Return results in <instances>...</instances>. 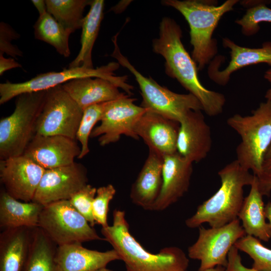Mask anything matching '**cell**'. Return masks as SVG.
Here are the masks:
<instances>
[{"label":"cell","instance_id":"obj_1","mask_svg":"<svg viewBox=\"0 0 271 271\" xmlns=\"http://www.w3.org/2000/svg\"><path fill=\"white\" fill-rule=\"evenodd\" d=\"M180 26L172 18H163L159 37L153 40V51L165 60L166 74L176 79L200 102L203 111L210 116L221 114L226 102L224 94L207 89L198 76L196 63L184 46Z\"/></svg>","mask_w":271,"mask_h":271},{"label":"cell","instance_id":"obj_2","mask_svg":"<svg viewBox=\"0 0 271 271\" xmlns=\"http://www.w3.org/2000/svg\"><path fill=\"white\" fill-rule=\"evenodd\" d=\"M101 233L124 261L127 271L187 270L189 259L179 247H165L157 253L146 250L130 233L123 210L113 211L112 224L102 227Z\"/></svg>","mask_w":271,"mask_h":271},{"label":"cell","instance_id":"obj_3","mask_svg":"<svg viewBox=\"0 0 271 271\" xmlns=\"http://www.w3.org/2000/svg\"><path fill=\"white\" fill-rule=\"evenodd\" d=\"M221 185L210 198L198 206L191 217L185 221L190 228L207 223L211 227L226 225L238 218L244 200L243 187L251 185L255 175L234 161L218 173Z\"/></svg>","mask_w":271,"mask_h":271},{"label":"cell","instance_id":"obj_4","mask_svg":"<svg viewBox=\"0 0 271 271\" xmlns=\"http://www.w3.org/2000/svg\"><path fill=\"white\" fill-rule=\"evenodd\" d=\"M237 0H227L218 6L213 0H164L162 3L179 11L190 28L192 58L198 70L210 63L217 52L213 32L222 17L233 10Z\"/></svg>","mask_w":271,"mask_h":271},{"label":"cell","instance_id":"obj_5","mask_svg":"<svg viewBox=\"0 0 271 271\" xmlns=\"http://www.w3.org/2000/svg\"><path fill=\"white\" fill-rule=\"evenodd\" d=\"M227 124L241 138L236 149V160L260 177L265 154L271 146V100L261 102L250 115H232Z\"/></svg>","mask_w":271,"mask_h":271},{"label":"cell","instance_id":"obj_6","mask_svg":"<svg viewBox=\"0 0 271 271\" xmlns=\"http://www.w3.org/2000/svg\"><path fill=\"white\" fill-rule=\"evenodd\" d=\"M118 35L112 38L114 50L111 56L134 76L142 96L141 106L179 123L191 111H203L200 102L193 94L174 92L159 84L152 77H146L139 72L121 54L117 43Z\"/></svg>","mask_w":271,"mask_h":271},{"label":"cell","instance_id":"obj_7","mask_svg":"<svg viewBox=\"0 0 271 271\" xmlns=\"http://www.w3.org/2000/svg\"><path fill=\"white\" fill-rule=\"evenodd\" d=\"M46 91L18 95L13 112L1 119L0 160L23 155L36 134L37 121Z\"/></svg>","mask_w":271,"mask_h":271},{"label":"cell","instance_id":"obj_8","mask_svg":"<svg viewBox=\"0 0 271 271\" xmlns=\"http://www.w3.org/2000/svg\"><path fill=\"white\" fill-rule=\"evenodd\" d=\"M118 62H111L96 68L82 67L69 68L59 72H49L37 75L29 80L20 83L7 81L0 84V104L26 93L47 90L73 79L84 77H99L110 81L123 89L128 95L132 94L133 86L127 82V76H117L114 71L119 67Z\"/></svg>","mask_w":271,"mask_h":271},{"label":"cell","instance_id":"obj_9","mask_svg":"<svg viewBox=\"0 0 271 271\" xmlns=\"http://www.w3.org/2000/svg\"><path fill=\"white\" fill-rule=\"evenodd\" d=\"M38 227L58 246L93 240H105L98 235L68 200L44 206L40 214Z\"/></svg>","mask_w":271,"mask_h":271},{"label":"cell","instance_id":"obj_10","mask_svg":"<svg viewBox=\"0 0 271 271\" xmlns=\"http://www.w3.org/2000/svg\"><path fill=\"white\" fill-rule=\"evenodd\" d=\"M83 113L61 85L49 89L37 119L36 134L60 135L76 140Z\"/></svg>","mask_w":271,"mask_h":271},{"label":"cell","instance_id":"obj_11","mask_svg":"<svg viewBox=\"0 0 271 271\" xmlns=\"http://www.w3.org/2000/svg\"><path fill=\"white\" fill-rule=\"evenodd\" d=\"M246 235L238 218L218 227L205 228L200 226L196 241L188 248V256L200 261L198 271L217 265L226 267L229 251Z\"/></svg>","mask_w":271,"mask_h":271},{"label":"cell","instance_id":"obj_12","mask_svg":"<svg viewBox=\"0 0 271 271\" xmlns=\"http://www.w3.org/2000/svg\"><path fill=\"white\" fill-rule=\"evenodd\" d=\"M128 95L106 102L100 123L92 130L90 138L98 137L101 146L118 142L122 135L138 140L134 130L136 123L147 109L133 102Z\"/></svg>","mask_w":271,"mask_h":271},{"label":"cell","instance_id":"obj_13","mask_svg":"<svg viewBox=\"0 0 271 271\" xmlns=\"http://www.w3.org/2000/svg\"><path fill=\"white\" fill-rule=\"evenodd\" d=\"M87 171L81 164H73L46 170L32 201L45 206L69 200L88 184Z\"/></svg>","mask_w":271,"mask_h":271},{"label":"cell","instance_id":"obj_14","mask_svg":"<svg viewBox=\"0 0 271 271\" xmlns=\"http://www.w3.org/2000/svg\"><path fill=\"white\" fill-rule=\"evenodd\" d=\"M45 169L21 155L0 160V179L5 191L23 202L33 201Z\"/></svg>","mask_w":271,"mask_h":271},{"label":"cell","instance_id":"obj_15","mask_svg":"<svg viewBox=\"0 0 271 271\" xmlns=\"http://www.w3.org/2000/svg\"><path fill=\"white\" fill-rule=\"evenodd\" d=\"M80 153L76 140L60 135L36 134L23 155L47 170L73 164Z\"/></svg>","mask_w":271,"mask_h":271},{"label":"cell","instance_id":"obj_16","mask_svg":"<svg viewBox=\"0 0 271 271\" xmlns=\"http://www.w3.org/2000/svg\"><path fill=\"white\" fill-rule=\"evenodd\" d=\"M212 145L210 128L202 111H191L180 122L177 152L193 163H198L207 156Z\"/></svg>","mask_w":271,"mask_h":271},{"label":"cell","instance_id":"obj_17","mask_svg":"<svg viewBox=\"0 0 271 271\" xmlns=\"http://www.w3.org/2000/svg\"><path fill=\"white\" fill-rule=\"evenodd\" d=\"M193 163L177 152L164 157L160 193L152 210L163 211L176 203L188 191Z\"/></svg>","mask_w":271,"mask_h":271},{"label":"cell","instance_id":"obj_18","mask_svg":"<svg viewBox=\"0 0 271 271\" xmlns=\"http://www.w3.org/2000/svg\"><path fill=\"white\" fill-rule=\"evenodd\" d=\"M180 123L147 109L135 124L134 130L149 149L162 156L177 152Z\"/></svg>","mask_w":271,"mask_h":271},{"label":"cell","instance_id":"obj_19","mask_svg":"<svg viewBox=\"0 0 271 271\" xmlns=\"http://www.w3.org/2000/svg\"><path fill=\"white\" fill-rule=\"evenodd\" d=\"M222 44L224 48L230 49L228 65L219 71L218 68L223 58L218 56L211 61L208 68L210 79L217 84L225 85L231 74L243 67L259 63L271 66V42H264L261 48H250L238 45L229 38H224Z\"/></svg>","mask_w":271,"mask_h":271},{"label":"cell","instance_id":"obj_20","mask_svg":"<svg viewBox=\"0 0 271 271\" xmlns=\"http://www.w3.org/2000/svg\"><path fill=\"white\" fill-rule=\"evenodd\" d=\"M163 160V156L149 149L148 156L131 187L129 196L131 202L144 209L152 210L160 193Z\"/></svg>","mask_w":271,"mask_h":271},{"label":"cell","instance_id":"obj_21","mask_svg":"<svg viewBox=\"0 0 271 271\" xmlns=\"http://www.w3.org/2000/svg\"><path fill=\"white\" fill-rule=\"evenodd\" d=\"M82 243L58 246L56 259L60 271H92L106 267L109 262L120 260L113 249L102 252L88 249Z\"/></svg>","mask_w":271,"mask_h":271},{"label":"cell","instance_id":"obj_22","mask_svg":"<svg viewBox=\"0 0 271 271\" xmlns=\"http://www.w3.org/2000/svg\"><path fill=\"white\" fill-rule=\"evenodd\" d=\"M63 89L83 109L96 104L108 102L126 94L116 85L99 77H84L61 85Z\"/></svg>","mask_w":271,"mask_h":271},{"label":"cell","instance_id":"obj_23","mask_svg":"<svg viewBox=\"0 0 271 271\" xmlns=\"http://www.w3.org/2000/svg\"><path fill=\"white\" fill-rule=\"evenodd\" d=\"M33 228L3 230L0 234V271H24Z\"/></svg>","mask_w":271,"mask_h":271},{"label":"cell","instance_id":"obj_24","mask_svg":"<svg viewBox=\"0 0 271 271\" xmlns=\"http://www.w3.org/2000/svg\"><path fill=\"white\" fill-rule=\"evenodd\" d=\"M262 196L258 188V178L255 176L249 193L244 199L238 218L241 221L246 235L267 242L271 238V226L266 221Z\"/></svg>","mask_w":271,"mask_h":271},{"label":"cell","instance_id":"obj_25","mask_svg":"<svg viewBox=\"0 0 271 271\" xmlns=\"http://www.w3.org/2000/svg\"><path fill=\"white\" fill-rule=\"evenodd\" d=\"M44 206L38 203L18 200L2 188L0 193V227L2 230L38 227Z\"/></svg>","mask_w":271,"mask_h":271},{"label":"cell","instance_id":"obj_26","mask_svg":"<svg viewBox=\"0 0 271 271\" xmlns=\"http://www.w3.org/2000/svg\"><path fill=\"white\" fill-rule=\"evenodd\" d=\"M90 7L88 14L82 21L80 51L76 57L69 64V68H94L92 51L103 18L104 1H92Z\"/></svg>","mask_w":271,"mask_h":271},{"label":"cell","instance_id":"obj_27","mask_svg":"<svg viewBox=\"0 0 271 271\" xmlns=\"http://www.w3.org/2000/svg\"><path fill=\"white\" fill-rule=\"evenodd\" d=\"M57 247L40 228H33L24 271H60L56 259Z\"/></svg>","mask_w":271,"mask_h":271},{"label":"cell","instance_id":"obj_28","mask_svg":"<svg viewBox=\"0 0 271 271\" xmlns=\"http://www.w3.org/2000/svg\"><path fill=\"white\" fill-rule=\"evenodd\" d=\"M33 27L35 39L51 45L65 57L70 55L69 38L72 33L59 23L51 14L47 12L39 16Z\"/></svg>","mask_w":271,"mask_h":271},{"label":"cell","instance_id":"obj_29","mask_svg":"<svg viewBox=\"0 0 271 271\" xmlns=\"http://www.w3.org/2000/svg\"><path fill=\"white\" fill-rule=\"evenodd\" d=\"M89 0H46L47 12L72 33L81 28L85 7Z\"/></svg>","mask_w":271,"mask_h":271},{"label":"cell","instance_id":"obj_30","mask_svg":"<svg viewBox=\"0 0 271 271\" xmlns=\"http://www.w3.org/2000/svg\"><path fill=\"white\" fill-rule=\"evenodd\" d=\"M234 246L253 259L252 269L256 271H271V249L264 246L259 239L246 235L238 240Z\"/></svg>","mask_w":271,"mask_h":271},{"label":"cell","instance_id":"obj_31","mask_svg":"<svg viewBox=\"0 0 271 271\" xmlns=\"http://www.w3.org/2000/svg\"><path fill=\"white\" fill-rule=\"evenodd\" d=\"M106 102L92 105L83 110L76 136V140L81 144V153L77 158L79 159L84 158L90 151L88 147L89 138L95 125L101 120Z\"/></svg>","mask_w":271,"mask_h":271},{"label":"cell","instance_id":"obj_32","mask_svg":"<svg viewBox=\"0 0 271 271\" xmlns=\"http://www.w3.org/2000/svg\"><path fill=\"white\" fill-rule=\"evenodd\" d=\"M263 1L261 3L247 8L243 17L235 21L241 26L242 33L246 36L256 34L260 29L259 24L262 22L271 23V9Z\"/></svg>","mask_w":271,"mask_h":271},{"label":"cell","instance_id":"obj_33","mask_svg":"<svg viewBox=\"0 0 271 271\" xmlns=\"http://www.w3.org/2000/svg\"><path fill=\"white\" fill-rule=\"evenodd\" d=\"M115 193L116 190L111 184L97 189L96 194L92 203V214L95 223L101 225L102 227L108 226L107 214L109 204Z\"/></svg>","mask_w":271,"mask_h":271},{"label":"cell","instance_id":"obj_34","mask_svg":"<svg viewBox=\"0 0 271 271\" xmlns=\"http://www.w3.org/2000/svg\"><path fill=\"white\" fill-rule=\"evenodd\" d=\"M97 188L88 184L68 200L92 227L96 224L92 214V203Z\"/></svg>","mask_w":271,"mask_h":271},{"label":"cell","instance_id":"obj_35","mask_svg":"<svg viewBox=\"0 0 271 271\" xmlns=\"http://www.w3.org/2000/svg\"><path fill=\"white\" fill-rule=\"evenodd\" d=\"M20 35L9 25L4 22L0 23V54L4 53L11 56L13 58L17 56H22V52L11 42L13 40L19 39Z\"/></svg>","mask_w":271,"mask_h":271},{"label":"cell","instance_id":"obj_36","mask_svg":"<svg viewBox=\"0 0 271 271\" xmlns=\"http://www.w3.org/2000/svg\"><path fill=\"white\" fill-rule=\"evenodd\" d=\"M238 249L233 246L228 254V263L226 271H256L252 268L244 266L241 262V258L238 253Z\"/></svg>","mask_w":271,"mask_h":271},{"label":"cell","instance_id":"obj_37","mask_svg":"<svg viewBox=\"0 0 271 271\" xmlns=\"http://www.w3.org/2000/svg\"><path fill=\"white\" fill-rule=\"evenodd\" d=\"M22 67V65L16 62L14 58H6L3 54H0V75L13 68Z\"/></svg>","mask_w":271,"mask_h":271},{"label":"cell","instance_id":"obj_38","mask_svg":"<svg viewBox=\"0 0 271 271\" xmlns=\"http://www.w3.org/2000/svg\"><path fill=\"white\" fill-rule=\"evenodd\" d=\"M259 188L263 196H269L271 192V178L263 179L259 180Z\"/></svg>","mask_w":271,"mask_h":271},{"label":"cell","instance_id":"obj_39","mask_svg":"<svg viewBox=\"0 0 271 271\" xmlns=\"http://www.w3.org/2000/svg\"><path fill=\"white\" fill-rule=\"evenodd\" d=\"M271 178V158L265 159L262 165V174L259 179Z\"/></svg>","mask_w":271,"mask_h":271},{"label":"cell","instance_id":"obj_40","mask_svg":"<svg viewBox=\"0 0 271 271\" xmlns=\"http://www.w3.org/2000/svg\"><path fill=\"white\" fill-rule=\"evenodd\" d=\"M31 2L38 10L39 16L42 15L47 12V6L45 1L32 0Z\"/></svg>","mask_w":271,"mask_h":271},{"label":"cell","instance_id":"obj_41","mask_svg":"<svg viewBox=\"0 0 271 271\" xmlns=\"http://www.w3.org/2000/svg\"><path fill=\"white\" fill-rule=\"evenodd\" d=\"M264 78L271 84V68L269 69L265 72ZM265 98L266 100H271V87L266 92Z\"/></svg>","mask_w":271,"mask_h":271},{"label":"cell","instance_id":"obj_42","mask_svg":"<svg viewBox=\"0 0 271 271\" xmlns=\"http://www.w3.org/2000/svg\"><path fill=\"white\" fill-rule=\"evenodd\" d=\"M264 214L266 219H267L271 226V202H268L264 206Z\"/></svg>","mask_w":271,"mask_h":271},{"label":"cell","instance_id":"obj_43","mask_svg":"<svg viewBox=\"0 0 271 271\" xmlns=\"http://www.w3.org/2000/svg\"><path fill=\"white\" fill-rule=\"evenodd\" d=\"M203 271H226V267L223 266L217 265L214 267L208 268Z\"/></svg>","mask_w":271,"mask_h":271},{"label":"cell","instance_id":"obj_44","mask_svg":"<svg viewBox=\"0 0 271 271\" xmlns=\"http://www.w3.org/2000/svg\"><path fill=\"white\" fill-rule=\"evenodd\" d=\"M270 158H271V146L269 147L268 150L267 151L265 155L264 159H267Z\"/></svg>","mask_w":271,"mask_h":271},{"label":"cell","instance_id":"obj_45","mask_svg":"<svg viewBox=\"0 0 271 271\" xmlns=\"http://www.w3.org/2000/svg\"><path fill=\"white\" fill-rule=\"evenodd\" d=\"M92 271H112V270H109L106 268V267H102V268H98V269L92 270Z\"/></svg>","mask_w":271,"mask_h":271}]
</instances>
